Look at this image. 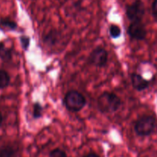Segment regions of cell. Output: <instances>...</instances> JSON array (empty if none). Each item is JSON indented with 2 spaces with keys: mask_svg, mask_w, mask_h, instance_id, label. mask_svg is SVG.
<instances>
[{
  "mask_svg": "<svg viewBox=\"0 0 157 157\" xmlns=\"http://www.w3.org/2000/svg\"><path fill=\"white\" fill-rule=\"evenodd\" d=\"M98 108L102 113H113L117 110L121 105L119 97L113 93L104 92L98 99Z\"/></svg>",
  "mask_w": 157,
  "mask_h": 157,
  "instance_id": "6da1fadb",
  "label": "cell"
},
{
  "mask_svg": "<svg viewBox=\"0 0 157 157\" xmlns=\"http://www.w3.org/2000/svg\"><path fill=\"white\" fill-rule=\"evenodd\" d=\"M64 103L67 110L72 112H78L83 109L86 104V99L84 95L76 90L69 91L65 95Z\"/></svg>",
  "mask_w": 157,
  "mask_h": 157,
  "instance_id": "7a4b0ae2",
  "label": "cell"
},
{
  "mask_svg": "<svg viewBox=\"0 0 157 157\" xmlns=\"http://www.w3.org/2000/svg\"><path fill=\"white\" fill-rule=\"evenodd\" d=\"M156 127V121L153 117L144 116L138 119L134 129L138 136H147L154 132Z\"/></svg>",
  "mask_w": 157,
  "mask_h": 157,
  "instance_id": "3957f363",
  "label": "cell"
},
{
  "mask_svg": "<svg viewBox=\"0 0 157 157\" xmlns=\"http://www.w3.org/2000/svg\"><path fill=\"white\" fill-rule=\"evenodd\" d=\"M126 14L131 21H142L145 14V7L141 0H136L132 4L128 5L126 9Z\"/></svg>",
  "mask_w": 157,
  "mask_h": 157,
  "instance_id": "277c9868",
  "label": "cell"
},
{
  "mask_svg": "<svg viewBox=\"0 0 157 157\" xmlns=\"http://www.w3.org/2000/svg\"><path fill=\"white\" fill-rule=\"evenodd\" d=\"M108 54L107 52L104 48H98L94 50L89 55V62L93 65L97 67H104L107 62Z\"/></svg>",
  "mask_w": 157,
  "mask_h": 157,
  "instance_id": "5b68a950",
  "label": "cell"
},
{
  "mask_svg": "<svg viewBox=\"0 0 157 157\" xmlns=\"http://www.w3.org/2000/svg\"><path fill=\"white\" fill-rule=\"evenodd\" d=\"M128 33L133 39L138 41L145 39L147 36V30L145 25L142 23V21H132L129 26Z\"/></svg>",
  "mask_w": 157,
  "mask_h": 157,
  "instance_id": "8992f818",
  "label": "cell"
},
{
  "mask_svg": "<svg viewBox=\"0 0 157 157\" xmlns=\"http://www.w3.org/2000/svg\"><path fill=\"white\" fill-rule=\"evenodd\" d=\"M131 81L134 89L139 91L145 90L150 85V81L143 78L139 74H133L131 76Z\"/></svg>",
  "mask_w": 157,
  "mask_h": 157,
  "instance_id": "52a82bcc",
  "label": "cell"
},
{
  "mask_svg": "<svg viewBox=\"0 0 157 157\" xmlns=\"http://www.w3.org/2000/svg\"><path fill=\"white\" fill-rule=\"evenodd\" d=\"M0 157H18V150L13 146H5L0 150Z\"/></svg>",
  "mask_w": 157,
  "mask_h": 157,
  "instance_id": "ba28073f",
  "label": "cell"
},
{
  "mask_svg": "<svg viewBox=\"0 0 157 157\" xmlns=\"http://www.w3.org/2000/svg\"><path fill=\"white\" fill-rule=\"evenodd\" d=\"M12 50L6 47L3 42H0V58L3 61H9L12 59Z\"/></svg>",
  "mask_w": 157,
  "mask_h": 157,
  "instance_id": "9c48e42d",
  "label": "cell"
},
{
  "mask_svg": "<svg viewBox=\"0 0 157 157\" xmlns=\"http://www.w3.org/2000/svg\"><path fill=\"white\" fill-rule=\"evenodd\" d=\"M10 83V77L6 71L0 70V89L5 88Z\"/></svg>",
  "mask_w": 157,
  "mask_h": 157,
  "instance_id": "30bf717a",
  "label": "cell"
},
{
  "mask_svg": "<svg viewBox=\"0 0 157 157\" xmlns=\"http://www.w3.org/2000/svg\"><path fill=\"white\" fill-rule=\"evenodd\" d=\"M121 30L117 25H111L110 27V35L112 38H118L121 36Z\"/></svg>",
  "mask_w": 157,
  "mask_h": 157,
  "instance_id": "8fae6325",
  "label": "cell"
},
{
  "mask_svg": "<svg viewBox=\"0 0 157 157\" xmlns=\"http://www.w3.org/2000/svg\"><path fill=\"white\" fill-rule=\"evenodd\" d=\"M0 25H1L2 26H3L4 28H6V29H12V30L16 29L17 27L16 23H15V21H11V20L9 19L1 20V21H0Z\"/></svg>",
  "mask_w": 157,
  "mask_h": 157,
  "instance_id": "7c38bea8",
  "label": "cell"
},
{
  "mask_svg": "<svg viewBox=\"0 0 157 157\" xmlns=\"http://www.w3.org/2000/svg\"><path fill=\"white\" fill-rule=\"evenodd\" d=\"M41 114H42V107L40 104L36 103L34 104L33 107V117L35 119L41 117Z\"/></svg>",
  "mask_w": 157,
  "mask_h": 157,
  "instance_id": "4fadbf2b",
  "label": "cell"
},
{
  "mask_svg": "<svg viewBox=\"0 0 157 157\" xmlns=\"http://www.w3.org/2000/svg\"><path fill=\"white\" fill-rule=\"evenodd\" d=\"M50 157H67L64 151L61 149H55L50 153Z\"/></svg>",
  "mask_w": 157,
  "mask_h": 157,
  "instance_id": "5bb4252c",
  "label": "cell"
},
{
  "mask_svg": "<svg viewBox=\"0 0 157 157\" xmlns=\"http://www.w3.org/2000/svg\"><path fill=\"white\" fill-rule=\"evenodd\" d=\"M21 43L23 48H24L25 50H27L28 48H29V44H30V38L27 36L21 37Z\"/></svg>",
  "mask_w": 157,
  "mask_h": 157,
  "instance_id": "9a60e30c",
  "label": "cell"
},
{
  "mask_svg": "<svg viewBox=\"0 0 157 157\" xmlns=\"http://www.w3.org/2000/svg\"><path fill=\"white\" fill-rule=\"evenodd\" d=\"M152 12L153 15L157 18V0H154L152 5Z\"/></svg>",
  "mask_w": 157,
  "mask_h": 157,
  "instance_id": "2e32d148",
  "label": "cell"
},
{
  "mask_svg": "<svg viewBox=\"0 0 157 157\" xmlns=\"http://www.w3.org/2000/svg\"><path fill=\"white\" fill-rule=\"evenodd\" d=\"M84 157H100V156L95 153H89L88 154L85 155Z\"/></svg>",
  "mask_w": 157,
  "mask_h": 157,
  "instance_id": "e0dca14e",
  "label": "cell"
},
{
  "mask_svg": "<svg viewBox=\"0 0 157 157\" xmlns=\"http://www.w3.org/2000/svg\"><path fill=\"white\" fill-rule=\"evenodd\" d=\"M2 116L1 113H0V125H1L2 124Z\"/></svg>",
  "mask_w": 157,
  "mask_h": 157,
  "instance_id": "ac0fdd59",
  "label": "cell"
}]
</instances>
